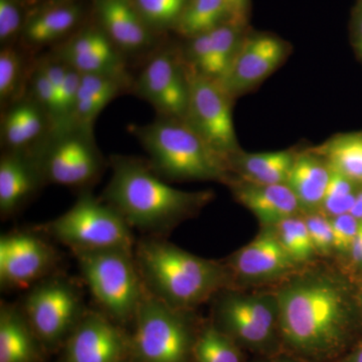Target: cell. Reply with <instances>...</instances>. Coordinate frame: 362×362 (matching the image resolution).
<instances>
[{"label": "cell", "mask_w": 362, "mask_h": 362, "mask_svg": "<svg viewBox=\"0 0 362 362\" xmlns=\"http://www.w3.org/2000/svg\"><path fill=\"white\" fill-rule=\"evenodd\" d=\"M275 294L285 352L306 362H332L357 341L362 320L356 289L341 274L301 269Z\"/></svg>", "instance_id": "obj_1"}, {"label": "cell", "mask_w": 362, "mask_h": 362, "mask_svg": "<svg viewBox=\"0 0 362 362\" xmlns=\"http://www.w3.org/2000/svg\"><path fill=\"white\" fill-rule=\"evenodd\" d=\"M112 175L101 199L123 216L130 228L162 237L199 213L214 199L211 190L185 192L171 187L147 159L114 154Z\"/></svg>", "instance_id": "obj_2"}, {"label": "cell", "mask_w": 362, "mask_h": 362, "mask_svg": "<svg viewBox=\"0 0 362 362\" xmlns=\"http://www.w3.org/2000/svg\"><path fill=\"white\" fill-rule=\"evenodd\" d=\"M134 257L146 291L173 308L192 311L232 288L226 264L195 256L162 237L136 242Z\"/></svg>", "instance_id": "obj_3"}, {"label": "cell", "mask_w": 362, "mask_h": 362, "mask_svg": "<svg viewBox=\"0 0 362 362\" xmlns=\"http://www.w3.org/2000/svg\"><path fill=\"white\" fill-rule=\"evenodd\" d=\"M127 129L147 153L154 173L168 182L216 181L228 185L230 166L182 118L156 116L151 122Z\"/></svg>", "instance_id": "obj_4"}, {"label": "cell", "mask_w": 362, "mask_h": 362, "mask_svg": "<svg viewBox=\"0 0 362 362\" xmlns=\"http://www.w3.org/2000/svg\"><path fill=\"white\" fill-rule=\"evenodd\" d=\"M35 230L68 247L74 255L104 250L134 252L136 244L123 216L90 189L81 192L66 213Z\"/></svg>", "instance_id": "obj_5"}, {"label": "cell", "mask_w": 362, "mask_h": 362, "mask_svg": "<svg viewBox=\"0 0 362 362\" xmlns=\"http://www.w3.org/2000/svg\"><path fill=\"white\" fill-rule=\"evenodd\" d=\"M45 185L90 189L109 166L95 139L94 127L66 123L57 126L32 151Z\"/></svg>", "instance_id": "obj_6"}, {"label": "cell", "mask_w": 362, "mask_h": 362, "mask_svg": "<svg viewBox=\"0 0 362 362\" xmlns=\"http://www.w3.org/2000/svg\"><path fill=\"white\" fill-rule=\"evenodd\" d=\"M78 269L102 313L114 322H133L145 294L134 252L125 250L78 252Z\"/></svg>", "instance_id": "obj_7"}, {"label": "cell", "mask_w": 362, "mask_h": 362, "mask_svg": "<svg viewBox=\"0 0 362 362\" xmlns=\"http://www.w3.org/2000/svg\"><path fill=\"white\" fill-rule=\"evenodd\" d=\"M214 323L242 349L264 356L282 354L275 293H247L228 288L218 293Z\"/></svg>", "instance_id": "obj_8"}, {"label": "cell", "mask_w": 362, "mask_h": 362, "mask_svg": "<svg viewBox=\"0 0 362 362\" xmlns=\"http://www.w3.org/2000/svg\"><path fill=\"white\" fill-rule=\"evenodd\" d=\"M190 311L173 308L146 291L129 337L136 362H190L195 332Z\"/></svg>", "instance_id": "obj_9"}, {"label": "cell", "mask_w": 362, "mask_h": 362, "mask_svg": "<svg viewBox=\"0 0 362 362\" xmlns=\"http://www.w3.org/2000/svg\"><path fill=\"white\" fill-rule=\"evenodd\" d=\"M21 308L42 346L51 349L66 343L87 312L77 285L59 275L30 288Z\"/></svg>", "instance_id": "obj_10"}, {"label": "cell", "mask_w": 362, "mask_h": 362, "mask_svg": "<svg viewBox=\"0 0 362 362\" xmlns=\"http://www.w3.org/2000/svg\"><path fill=\"white\" fill-rule=\"evenodd\" d=\"M188 74L189 98L185 121L228 164L240 150L233 125L235 99L218 81L189 69Z\"/></svg>", "instance_id": "obj_11"}, {"label": "cell", "mask_w": 362, "mask_h": 362, "mask_svg": "<svg viewBox=\"0 0 362 362\" xmlns=\"http://www.w3.org/2000/svg\"><path fill=\"white\" fill-rule=\"evenodd\" d=\"M132 94L151 105L156 116L185 119L189 98V74L181 47L161 45L143 63Z\"/></svg>", "instance_id": "obj_12"}, {"label": "cell", "mask_w": 362, "mask_h": 362, "mask_svg": "<svg viewBox=\"0 0 362 362\" xmlns=\"http://www.w3.org/2000/svg\"><path fill=\"white\" fill-rule=\"evenodd\" d=\"M59 256L40 233L13 232L0 238V285L2 289H30L54 275Z\"/></svg>", "instance_id": "obj_13"}, {"label": "cell", "mask_w": 362, "mask_h": 362, "mask_svg": "<svg viewBox=\"0 0 362 362\" xmlns=\"http://www.w3.org/2000/svg\"><path fill=\"white\" fill-rule=\"evenodd\" d=\"M291 49L282 37L249 28L220 83L233 99L243 96L280 68Z\"/></svg>", "instance_id": "obj_14"}, {"label": "cell", "mask_w": 362, "mask_h": 362, "mask_svg": "<svg viewBox=\"0 0 362 362\" xmlns=\"http://www.w3.org/2000/svg\"><path fill=\"white\" fill-rule=\"evenodd\" d=\"M226 265L232 288L283 281L302 269L286 251L274 226H263L259 235L238 250Z\"/></svg>", "instance_id": "obj_15"}, {"label": "cell", "mask_w": 362, "mask_h": 362, "mask_svg": "<svg viewBox=\"0 0 362 362\" xmlns=\"http://www.w3.org/2000/svg\"><path fill=\"white\" fill-rule=\"evenodd\" d=\"M98 25L128 62L143 61L162 44L143 21L133 0H95Z\"/></svg>", "instance_id": "obj_16"}, {"label": "cell", "mask_w": 362, "mask_h": 362, "mask_svg": "<svg viewBox=\"0 0 362 362\" xmlns=\"http://www.w3.org/2000/svg\"><path fill=\"white\" fill-rule=\"evenodd\" d=\"M66 362H121L130 356L129 337L101 311H87L66 341Z\"/></svg>", "instance_id": "obj_17"}, {"label": "cell", "mask_w": 362, "mask_h": 362, "mask_svg": "<svg viewBox=\"0 0 362 362\" xmlns=\"http://www.w3.org/2000/svg\"><path fill=\"white\" fill-rule=\"evenodd\" d=\"M49 51L82 75H130L129 62L99 25L81 28Z\"/></svg>", "instance_id": "obj_18"}, {"label": "cell", "mask_w": 362, "mask_h": 362, "mask_svg": "<svg viewBox=\"0 0 362 362\" xmlns=\"http://www.w3.org/2000/svg\"><path fill=\"white\" fill-rule=\"evenodd\" d=\"M0 111L1 151L32 152L54 128L51 115L26 93Z\"/></svg>", "instance_id": "obj_19"}, {"label": "cell", "mask_w": 362, "mask_h": 362, "mask_svg": "<svg viewBox=\"0 0 362 362\" xmlns=\"http://www.w3.org/2000/svg\"><path fill=\"white\" fill-rule=\"evenodd\" d=\"M85 9L76 1L42 7L26 18L20 42L35 56L65 42L81 28Z\"/></svg>", "instance_id": "obj_20"}, {"label": "cell", "mask_w": 362, "mask_h": 362, "mask_svg": "<svg viewBox=\"0 0 362 362\" xmlns=\"http://www.w3.org/2000/svg\"><path fill=\"white\" fill-rule=\"evenodd\" d=\"M44 176L32 152L1 151L0 214L13 218L45 187Z\"/></svg>", "instance_id": "obj_21"}, {"label": "cell", "mask_w": 362, "mask_h": 362, "mask_svg": "<svg viewBox=\"0 0 362 362\" xmlns=\"http://www.w3.org/2000/svg\"><path fill=\"white\" fill-rule=\"evenodd\" d=\"M226 185L235 201L251 211L263 226L277 225L303 211L287 185H258L233 175Z\"/></svg>", "instance_id": "obj_22"}, {"label": "cell", "mask_w": 362, "mask_h": 362, "mask_svg": "<svg viewBox=\"0 0 362 362\" xmlns=\"http://www.w3.org/2000/svg\"><path fill=\"white\" fill-rule=\"evenodd\" d=\"M132 76L82 75L75 108L68 123L92 126L116 98L132 93Z\"/></svg>", "instance_id": "obj_23"}, {"label": "cell", "mask_w": 362, "mask_h": 362, "mask_svg": "<svg viewBox=\"0 0 362 362\" xmlns=\"http://www.w3.org/2000/svg\"><path fill=\"white\" fill-rule=\"evenodd\" d=\"M330 177L327 162L310 148L297 152L286 185L296 195L302 211L310 213L320 211Z\"/></svg>", "instance_id": "obj_24"}, {"label": "cell", "mask_w": 362, "mask_h": 362, "mask_svg": "<svg viewBox=\"0 0 362 362\" xmlns=\"http://www.w3.org/2000/svg\"><path fill=\"white\" fill-rule=\"evenodd\" d=\"M40 345L21 306L1 302L0 362H37Z\"/></svg>", "instance_id": "obj_25"}, {"label": "cell", "mask_w": 362, "mask_h": 362, "mask_svg": "<svg viewBox=\"0 0 362 362\" xmlns=\"http://www.w3.org/2000/svg\"><path fill=\"white\" fill-rule=\"evenodd\" d=\"M297 152L288 149L249 153L240 149L228 165L240 180L258 185H286Z\"/></svg>", "instance_id": "obj_26"}, {"label": "cell", "mask_w": 362, "mask_h": 362, "mask_svg": "<svg viewBox=\"0 0 362 362\" xmlns=\"http://www.w3.org/2000/svg\"><path fill=\"white\" fill-rule=\"evenodd\" d=\"M35 57L20 44L0 49V110L25 94Z\"/></svg>", "instance_id": "obj_27"}, {"label": "cell", "mask_w": 362, "mask_h": 362, "mask_svg": "<svg viewBox=\"0 0 362 362\" xmlns=\"http://www.w3.org/2000/svg\"><path fill=\"white\" fill-rule=\"evenodd\" d=\"M332 170L362 187V131L341 133L312 148Z\"/></svg>", "instance_id": "obj_28"}, {"label": "cell", "mask_w": 362, "mask_h": 362, "mask_svg": "<svg viewBox=\"0 0 362 362\" xmlns=\"http://www.w3.org/2000/svg\"><path fill=\"white\" fill-rule=\"evenodd\" d=\"M230 21L225 0H189L175 32L183 39L211 32Z\"/></svg>", "instance_id": "obj_29"}, {"label": "cell", "mask_w": 362, "mask_h": 362, "mask_svg": "<svg viewBox=\"0 0 362 362\" xmlns=\"http://www.w3.org/2000/svg\"><path fill=\"white\" fill-rule=\"evenodd\" d=\"M249 28V25L228 21L209 32L211 63L206 77L220 82L232 64Z\"/></svg>", "instance_id": "obj_30"}, {"label": "cell", "mask_w": 362, "mask_h": 362, "mask_svg": "<svg viewBox=\"0 0 362 362\" xmlns=\"http://www.w3.org/2000/svg\"><path fill=\"white\" fill-rule=\"evenodd\" d=\"M192 361L244 362V354L242 347L213 322L206 324L197 332Z\"/></svg>", "instance_id": "obj_31"}, {"label": "cell", "mask_w": 362, "mask_h": 362, "mask_svg": "<svg viewBox=\"0 0 362 362\" xmlns=\"http://www.w3.org/2000/svg\"><path fill=\"white\" fill-rule=\"evenodd\" d=\"M288 254L300 266L310 264L318 256L314 249L304 218L291 216L273 226Z\"/></svg>", "instance_id": "obj_32"}, {"label": "cell", "mask_w": 362, "mask_h": 362, "mask_svg": "<svg viewBox=\"0 0 362 362\" xmlns=\"http://www.w3.org/2000/svg\"><path fill=\"white\" fill-rule=\"evenodd\" d=\"M136 9L157 35L175 30L189 0H133Z\"/></svg>", "instance_id": "obj_33"}, {"label": "cell", "mask_w": 362, "mask_h": 362, "mask_svg": "<svg viewBox=\"0 0 362 362\" xmlns=\"http://www.w3.org/2000/svg\"><path fill=\"white\" fill-rule=\"evenodd\" d=\"M361 185L331 169V177L320 211L329 218L349 214Z\"/></svg>", "instance_id": "obj_34"}, {"label": "cell", "mask_w": 362, "mask_h": 362, "mask_svg": "<svg viewBox=\"0 0 362 362\" xmlns=\"http://www.w3.org/2000/svg\"><path fill=\"white\" fill-rule=\"evenodd\" d=\"M26 94L33 97L35 101L45 109L54 120V127L61 123V111L58 93L49 78L35 63L33 64L32 73L28 78Z\"/></svg>", "instance_id": "obj_35"}, {"label": "cell", "mask_w": 362, "mask_h": 362, "mask_svg": "<svg viewBox=\"0 0 362 362\" xmlns=\"http://www.w3.org/2000/svg\"><path fill=\"white\" fill-rule=\"evenodd\" d=\"M26 18L18 0H0V45L20 42Z\"/></svg>", "instance_id": "obj_36"}, {"label": "cell", "mask_w": 362, "mask_h": 362, "mask_svg": "<svg viewBox=\"0 0 362 362\" xmlns=\"http://www.w3.org/2000/svg\"><path fill=\"white\" fill-rule=\"evenodd\" d=\"M304 220L317 255L323 257L331 256L334 252V246L329 216L321 211H310L306 213Z\"/></svg>", "instance_id": "obj_37"}, {"label": "cell", "mask_w": 362, "mask_h": 362, "mask_svg": "<svg viewBox=\"0 0 362 362\" xmlns=\"http://www.w3.org/2000/svg\"><path fill=\"white\" fill-rule=\"evenodd\" d=\"M333 233L334 252L343 258L349 256L361 228V221L354 218L351 214L330 218Z\"/></svg>", "instance_id": "obj_38"}, {"label": "cell", "mask_w": 362, "mask_h": 362, "mask_svg": "<svg viewBox=\"0 0 362 362\" xmlns=\"http://www.w3.org/2000/svg\"><path fill=\"white\" fill-rule=\"evenodd\" d=\"M350 40L352 47L362 62V0H356L350 16Z\"/></svg>", "instance_id": "obj_39"}, {"label": "cell", "mask_w": 362, "mask_h": 362, "mask_svg": "<svg viewBox=\"0 0 362 362\" xmlns=\"http://www.w3.org/2000/svg\"><path fill=\"white\" fill-rule=\"evenodd\" d=\"M230 21L242 25H249L251 14V0H225Z\"/></svg>", "instance_id": "obj_40"}, {"label": "cell", "mask_w": 362, "mask_h": 362, "mask_svg": "<svg viewBox=\"0 0 362 362\" xmlns=\"http://www.w3.org/2000/svg\"><path fill=\"white\" fill-rule=\"evenodd\" d=\"M332 362H362V338L357 340L351 349Z\"/></svg>", "instance_id": "obj_41"}, {"label": "cell", "mask_w": 362, "mask_h": 362, "mask_svg": "<svg viewBox=\"0 0 362 362\" xmlns=\"http://www.w3.org/2000/svg\"><path fill=\"white\" fill-rule=\"evenodd\" d=\"M258 362H306L302 359L297 358V357L291 356L287 352H282V354H276L273 356H267L265 358L262 359Z\"/></svg>", "instance_id": "obj_42"}, {"label": "cell", "mask_w": 362, "mask_h": 362, "mask_svg": "<svg viewBox=\"0 0 362 362\" xmlns=\"http://www.w3.org/2000/svg\"><path fill=\"white\" fill-rule=\"evenodd\" d=\"M349 214H351L357 220L362 221V187L356 195V202Z\"/></svg>", "instance_id": "obj_43"}, {"label": "cell", "mask_w": 362, "mask_h": 362, "mask_svg": "<svg viewBox=\"0 0 362 362\" xmlns=\"http://www.w3.org/2000/svg\"><path fill=\"white\" fill-rule=\"evenodd\" d=\"M357 301H358L359 310H361L362 320V282L358 287L356 288Z\"/></svg>", "instance_id": "obj_44"}, {"label": "cell", "mask_w": 362, "mask_h": 362, "mask_svg": "<svg viewBox=\"0 0 362 362\" xmlns=\"http://www.w3.org/2000/svg\"><path fill=\"white\" fill-rule=\"evenodd\" d=\"M359 238H361V249H362V221H361V228H359Z\"/></svg>", "instance_id": "obj_45"}, {"label": "cell", "mask_w": 362, "mask_h": 362, "mask_svg": "<svg viewBox=\"0 0 362 362\" xmlns=\"http://www.w3.org/2000/svg\"><path fill=\"white\" fill-rule=\"evenodd\" d=\"M121 362H136L134 359L131 358V357H127V358L124 359V361Z\"/></svg>", "instance_id": "obj_46"}]
</instances>
